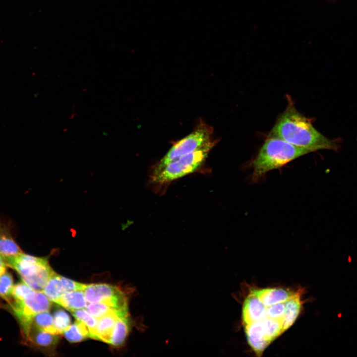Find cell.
Instances as JSON below:
<instances>
[{
    "mask_svg": "<svg viewBox=\"0 0 357 357\" xmlns=\"http://www.w3.org/2000/svg\"><path fill=\"white\" fill-rule=\"evenodd\" d=\"M268 137L281 138L310 152L324 149L337 150L338 147L336 142L315 129L309 119L297 111L290 100Z\"/></svg>",
    "mask_w": 357,
    "mask_h": 357,
    "instance_id": "obj_1",
    "label": "cell"
},
{
    "mask_svg": "<svg viewBox=\"0 0 357 357\" xmlns=\"http://www.w3.org/2000/svg\"><path fill=\"white\" fill-rule=\"evenodd\" d=\"M281 138L268 137L251 162V179L256 182L268 172L281 168L295 159L310 153Z\"/></svg>",
    "mask_w": 357,
    "mask_h": 357,
    "instance_id": "obj_2",
    "label": "cell"
},
{
    "mask_svg": "<svg viewBox=\"0 0 357 357\" xmlns=\"http://www.w3.org/2000/svg\"><path fill=\"white\" fill-rule=\"evenodd\" d=\"M217 142V140H211L197 150L170 162L159 172L151 174V182L158 185L167 184L198 171Z\"/></svg>",
    "mask_w": 357,
    "mask_h": 357,
    "instance_id": "obj_3",
    "label": "cell"
},
{
    "mask_svg": "<svg viewBox=\"0 0 357 357\" xmlns=\"http://www.w3.org/2000/svg\"><path fill=\"white\" fill-rule=\"evenodd\" d=\"M213 128L200 120L188 135L175 142L166 155L155 165L151 174L161 171L170 162L201 148L211 141Z\"/></svg>",
    "mask_w": 357,
    "mask_h": 357,
    "instance_id": "obj_4",
    "label": "cell"
},
{
    "mask_svg": "<svg viewBox=\"0 0 357 357\" xmlns=\"http://www.w3.org/2000/svg\"><path fill=\"white\" fill-rule=\"evenodd\" d=\"M20 276L22 281L33 289L43 286L52 269L47 258L38 257L22 252L7 264Z\"/></svg>",
    "mask_w": 357,
    "mask_h": 357,
    "instance_id": "obj_5",
    "label": "cell"
},
{
    "mask_svg": "<svg viewBox=\"0 0 357 357\" xmlns=\"http://www.w3.org/2000/svg\"><path fill=\"white\" fill-rule=\"evenodd\" d=\"M51 301L42 291H34L22 300L9 303V309L18 322L23 336L29 330L36 314L49 311Z\"/></svg>",
    "mask_w": 357,
    "mask_h": 357,
    "instance_id": "obj_6",
    "label": "cell"
},
{
    "mask_svg": "<svg viewBox=\"0 0 357 357\" xmlns=\"http://www.w3.org/2000/svg\"><path fill=\"white\" fill-rule=\"evenodd\" d=\"M83 291L88 303H102L116 311L128 312L127 298L116 286L107 284H86Z\"/></svg>",
    "mask_w": 357,
    "mask_h": 357,
    "instance_id": "obj_7",
    "label": "cell"
},
{
    "mask_svg": "<svg viewBox=\"0 0 357 357\" xmlns=\"http://www.w3.org/2000/svg\"><path fill=\"white\" fill-rule=\"evenodd\" d=\"M266 309L267 306L251 292L242 306V317L245 325L267 318Z\"/></svg>",
    "mask_w": 357,
    "mask_h": 357,
    "instance_id": "obj_8",
    "label": "cell"
},
{
    "mask_svg": "<svg viewBox=\"0 0 357 357\" xmlns=\"http://www.w3.org/2000/svg\"><path fill=\"white\" fill-rule=\"evenodd\" d=\"M23 252L12 235L8 225L0 222V255L6 264Z\"/></svg>",
    "mask_w": 357,
    "mask_h": 357,
    "instance_id": "obj_9",
    "label": "cell"
},
{
    "mask_svg": "<svg viewBox=\"0 0 357 357\" xmlns=\"http://www.w3.org/2000/svg\"><path fill=\"white\" fill-rule=\"evenodd\" d=\"M248 343L257 356H261L270 343L266 339L262 320L245 325Z\"/></svg>",
    "mask_w": 357,
    "mask_h": 357,
    "instance_id": "obj_10",
    "label": "cell"
},
{
    "mask_svg": "<svg viewBox=\"0 0 357 357\" xmlns=\"http://www.w3.org/2000/svg\"><path fill=\"white\" fill-rule=\"evenodd\" d=\"M128 316V312L113 311L97 319L96 340L110 344L111 337L118 319L120 317Z\"/></svg>",
    "mask_w": 357,
    "mask_h": 357,
    "instance_id": "obj_11",
    "label": "cell"
},
{
    "mask_svg": "<svg viewBox=\"0 0 357 357\" xmlns=\"http://www.w3.org/2000/svg\"><path fill=\"white\" fill-rule=\"evenodd\" d=\"M252 292L266 306H269L281 302H285L296 293L283 289L267 288L254 289Z\"/></svg>",
    "mask_w": 357,
    "mask_h": 357,
    "instance_id": "obj_12",
    "label": "cell"
},
{
    "mask_svg": "<svg viewBox=\"0 0 357 357\" xmlns=\"http://www.w3.org/2000/svg\"><path fill=\"white\" fill-rule=\"evenodd\" d=\"M23 337L27 342L42 349L55 346L59 339L57 334L41 330L32 324L27 333Z\"/></svg>",
    "mask_w": 357,
    "mask_h": 357,
    "instance_id": "obj_13",
    "label": "cell"
},
{
    "mask_svg": "<svg viewBox=\"0 0 357 357\" xmlns=\"http://www.w3.org/2000/svg\"><path fill=\"white\" fill-rule=\"evenodd\" d=\"M301 293L296 292L289 300L285 302V311L283 319V332L288 329L297 318L301 307Z\"/></svg>",
    "mask_w": 357,
    "mask_h": 357,
    "instance_id": "obj_14",
    "label": "cell"
},
{
    "mask_svg": "<svg viewBox=\"0 0 357 357\" xmlns=\"http://www.w3.org/2000/svg\"><path fill=\"white\" fill-rule=\"evenodd\" d=\"M87 302L83 291L77 290L63 294L57 303L71 312L85 308Z\"/></svg>",
    "mask_w": 357,
    "mask_h": 357,
    "instance_id": "obj_15",
    "label": "cell"
},
{
    "mask_svg": "<svg viewBox=\"0 0 357 357\" xmlns=\"http://www.w3.org/2000/svg\"><path fill=\"white\" fill-rule=\"evenodd\" d=\"M130 329L129 316L119 317L116 323L110 344L116 347L121 346L124 342Z\"/></svg>",
    "mask_w": 357,
    "mask_h": 357,
    "instance_id": "obj_16",
    "label": "cell"
},
{
    "mask_svg": "<svg viewBox=\"0 0 357 357\" xmlns=\"http://www.w3.org/2000/svg\"><path fill=\"white\" fill-rule=\"evenodd\" d=\"M65 338L69 342H80L87 338H91L88 327L81 320L76 319L75 322L62 333Z\"/></svg>",
    "mask_w": 357,
    "mask_h": 357,
    "instance_id": "obj_17",
    "label": "cell"
},
{
    "mask_svg": "<svg viewBox=\"0 0 357 357\" xmlns=\"http://www.w3.org/2000/svg\"><path fill=\"white\" fill-rule=\"evenodd\" d=\"M42 292L52 301L57 303L64 294L60 279V275L55 272L51 276Z\"/></svg>",
    "mask_w": 357,
    "mask_h": 357,
    "instance_id": "obj_18",
    "label": "cell"
},
{
    "mask_svg": "<svg viewBox=\"0 0 357 357\" xmlns=\"http://www.w3.org/2000/svg\"><path fill=\"white\" fill-rule=\"evenodd\" d=\"M32 324L41 330L58 335L54 324L53 316L48 311L36 314L33 319Z\"/></svg>",
    "mask_w": 357,
    "mask_h": 357,
    "instance_id": "obj_19",
    "label": "cell"
},
{
    "mask_svg": "<svg viewBox=\"0 0 357 357\" xmlns=\"http://www.w3.org/2000/svg\"><path fill=\"white\" fill-rule=\"evenodd\" d=\"M267 340L271 343L283 333V321L267 317L262 320Z\"/></svg>",
    "mask_w": 357,
    "mask_h": 357,
    "instance_id": "obj_20",
    "label": "cell"
},
{
    "mask_svg": "<svg viewBox=\"0 0 357 357\" xmlns=\"http://www.w3.org/2000/svg\"><path fill=\"white\" fill-rule=\"evenodd\" d=\"M14 286L12 276L6 270L0 275V298L9 303L12 300Z\"/></svg>",
    "mask_w": 357,
    "mask_h": 357,
    "instance_id": "obj_21",
    "label": "cell"
},
{
    "mask_svg": "<svg viewBox=\"0 0 357 357\" xmlns=\"http://www.w3.org/2000/svg\"><path fill=\"white\" fill-rule=\"evenodd\" d=\"M71 312L76 319L81 320L88 327L91 334V338L96 339L97 319L84 308L73 310Z\"/></svg>",
    "mask_w": 357,
    "mask_h": 357,
    "instance_id": "obj_22",
    "label": "cell"
},
{
    "mask_svg": "<svg viewBox=\"0 0 357 357\" xmlns=\"http://www.w3.org/2000/svg\"><path fill=\"white\" fill-rule=\"evenodd\" d=\"M54 324L58 334L62 333L70 326L71 319L68 314L61 309L55 311Z\"/></svg>",
    "mask_w": 357,
    "mask_h": 357,
    "instance_id": "obj_23",
    "label": "cell"
},
{
    "mask_svg": "<svg viewBox=\"0 0 357 357\" xmlns=\"http://www.w3.org/2000/svg\"><path fill=\"white\" fill-rule=\"evenodd\" d=\"M85 309L97 319L111 312L116 311L109 305L99 302L87 303Z\"/></svg>",
    "mask_w": 357,
    "mask_h": 357,
    "instance_id": "obj_24",
    "label": "cell"
},
{
    "mask_svg": "<svg viewBox=\"0 0 357 357\" xmlns=\"http://www.w3.org/2000/svg\"><path fill=\"white\" fill-rule=\"evenodd\" d=\"M34 291V290L23 282L22 281L21 282L18 283L16 285H14L11 301H19L22 300Z\"/></svg>",
    "mask_w": 357,
    "mask_h": 357,
    "instance_id": "obj_25",
    "label": "cell"
},
{
    "mask_svg": "<svg viewBox=\"0 0 357 357\" xmlns=\"http://www.w3.org/2000/svg\"><path fill=\"white\" fill-rule=\"evenodd\" d=\"M285 311V302L278 303L267 306V317L283 321Z\"/></svg>",
    "mask_w": 357,
    "mask_h": 357,
    "instance_id": "obj_26",
    "label": "cell"
},
{
    "mask_svg": "<svg viewBox=\"0 0 357 357\" xmlns=\"http://www.w3.org/2000/svg\"><path fill=\"white\" fill-rule=\"evenodd\" d=\"M64 293H68L77 290H83L86 284L75 282L68 278L60 276Z\"/></svg>",
    "mask_w": 357,
    "mask_h": 357,
    "instance_id": "obj_27",
    "label": "cell"
},
{
    "mask_svg": "<svg viewBox=\"0 0 357 357\" xmlns=\"http://www.w3.org/2000/svg\"><path fill=\"white\" fill-rule=\"evenodd\" d=\"M7 266L5 260L0 255V275L6 270Z\"/></svg>",
    "mask_w": 357,
    "mask_h": 357,
    "instance_id": "obj_28",
    "label": "cell"
},
{
    "mask_svg": "<svg viewBox=\"0 0 357 357\" xmlns=\"http://www.w3.org/2000/svg\"><path fill=\"white\" fill-rule=\"evenodd\" d=\"M337 316H338V317L339 318L341 317L342 316V313H341V312L339 313L338 314Z\"/></svg>",
    "mask_w": 357,
    "mask_h": 357,
    "instance_id": "obj_29",
    "label": "cell"
}]
</instances>
